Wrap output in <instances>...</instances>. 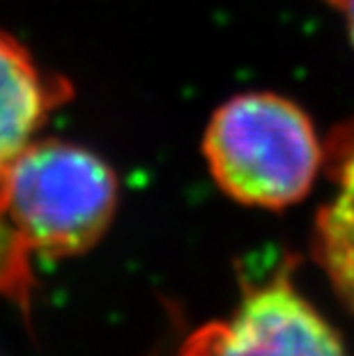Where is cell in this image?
<instances>
[{
    "instance_id": "1",
    "label": "cell",
    "mask_w": 354,
    "mask_h": 356,
    "mask_svg": "<svg viewBox=\"0 0 354 356\" xmlns=\"http://www.w3.org/2000/svg\"><path fill=\"white\" fill-rule=\"evenodd\" d=\"M202 154L225 195L267 209L299 202L322 163L308 115L274 92H244L218 106L202 136Z\"/></svg>"
},
{
    "instance_id": "8",
    "label": "cell",
    "mask_w": 354,
    "mask_h": 356,
    "mask_svg": "<svg viewBox=\"0 0 354 356\" xmlns=\"http://www.w3.org/2000/svg\"><path fill=\"white\" fill-rule=\"evenodd\" d=\"M329 5H334V7H338V3H341V0H327Z\"/></svg>"
},
{
    "instance_id": "4",
    "label": "cell",
    "mask_w": 354,
    "mask_h": 356,
    "mask_svg": "<svg viewBox=\"0 0 354 356\" xmlns=\"http://www.w3.org/2000/svg\"><path fill=\"white\" fill-rule=\"evenodd\" d=\"M72 97V81L47 70L24 42L0 30V177Z\"/></svg>"
},
{
    "instance_id": "2",
    "label": "cell",
    "mask_w": 354,
    "mask_h": 356,
    "mask_svg": "<svg viewBox=\"0 0 354 356\" xmlns=\"http://www.w3.org/2000/svg\"><path fill=\"white\" fill-rule=\"evenodd\" d=\"M115 170L92 149L37 138L0 177V202L37 257L90 251L115 216Z\"/></svg>"
},
{
    "instance_id": "6",
    "label": "cell",
    "mask_w": 354,
    "mask_h": 356,
    "mask_svg": "<svg viewBox=\"0 0 354 356\" xmlns=\"http://www.w3.org/2000/svg\"><path fill=\"white\" fill-rule=\"evenodd\" d=\"M33 257V251L21 239L17 225L0 202V299L19 304L26 317L35 287Z\"/></svg>"
},
{
    "instance_id": "3",
    "label": "cell",
    "mask_w": 354,
    "mask_h": 356,
    "mask_svg": "<svg viewBox=\"0 0 354 356\" xmlns=\"http://www.w3.org/2000/svg\"><path fill=\"white\" fill-rule=\"evenodd\" d=\"M177 356H345V350L283 271L246 287L239 306L195 329Z\"/></svg>"
},
{
    "instance_id": "7",
    "label": "cell",
    "mask_w": 354,
    "mask_h": 356,
    "mask_svg": "<svg viewBox=\"0 0 354 356\" xmlns=\"http://www.w3.org/2000/svg\"><path fill=\"white\" fill-rule=\"evenodd\" d=\"M336 10H341L345 14V21H348V30H350V40L354 44V0H341Z\"/></svg>"
},
{
    "instance_id": "5",
    "label": "cell",
    "mask_w": 354,
    "mask_h": 356,
    "mask_svg": "<svg viewBox=\"0 0 354 356\" xmlns=\"http://www.w3.org/2000/svg\"><path fill=\"white\" fill-rule=\"evenodd\" d=\"M315 251L336 292L354 310V145L343 161L336 198L315 223Z\"/></svg>"
}]
</instances>
